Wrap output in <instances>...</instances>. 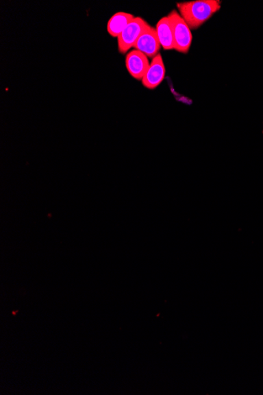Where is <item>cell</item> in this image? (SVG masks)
Listing matches in <instances>:
<instances>
[{"label":"cell","instance_id":"cell-3","mask_svg":"<svg viewBox=\"0 0 263 395\" xmlns=\"http://www.w3.org/2000/svg\"><path fill=\"white\" fill-rule=\"evenodd\" d=\"M150 26L145 19L140 17H134L118 38V51L120 53H127L131 49H133L140 36Z\"/></svg>","mask_w":263,"mask_h":395},{"label":"cell","instance_id":"cell-8","mask_svg":"<svg viewBox=\"0 0 263 395\" xmlns=\"http://www.w3.org/2000/svg\"><path fill=\"white\" fill-rule=\"evenodd\" d=\"M134 19L133 14L125 12H118L112 15L108 23V32L113 38H118L132 20Z\"/></svg>","mask_w":263,"mask_h":395},{"label":"cell","instance_id":"cell-1","mask_svg":"<svg viewBox=\"0 0 263 395\" xmlns=\"http://www.w3.org/2000/svg\"><path fill=\"white\" fill-rule=\"evenodd\" d=\"M177 8L188 27L197 29L220 10L221 2L218 0H196L179 3Z\"/></svg>","mask_w":263,"mask_h":395},{"label":"cell","instance_id":"cell-6","mask_svg":"<svg viewBox=\"0 0 263 395\" xmlns=\"http://www.w3.org/2000/svg\"><path fill=\"white\" fill-rule=\"evenodd\" d=\"M125 65L132 77L142 81L147 69H149L150 62L149 57L142 52L133 50L126 56Z\"/></svg>","mask_w":263,"mask_h":395},{"label":"cell","instance_id":"cell-7","mask_svg":"<svg viewBox=\"0 0 263 395\" xmlns=\"http://www.w3.org/2000/svg\"><path fill=\"white\" fill-rule=\"evenodd\" d=\"M155 29L158 39H159L162 49L164 50L175 49L172 25L168 16L162 18L158 22Z\"/></svg>","mask_w":263,"mask_h":395},{"label":"cell","instance_id":"cell-2","mask_svg":"<svg viewBox=\"0 0 263 395\" xmlns=\"http://www.w3.org/2000/svg\"><path fill=\"white\" fill-rule=\"evenodd\" d=\"M168 18L170 19L172 25L175 50L180 53L187 54L192 41L191 29L177 10H173L168 14Z\"/></svg>","mask_w":263,"mask_h":395},{"label":"cell","instance_id":"cell-4","mask_svg":"<svg viewBox=\"0 0 263 395\" xmlns=\"http://www.w3.org/2000/svg\"><path fill=\"white\" fill-rule=\"evenodd\" d=\"M165 75L164 62H163L162 56L158 54L152 59L149 69L142 79V83L147 88L155 89L164 80Z\"/></svg>","mask_w":263,"mask_h":395},{"label":"cell","instance_id":"cell-5","mask_svg":"<svg viewBox=\"0 0 263 395\" xmlns=\"http://www.w3.org/2000/svg\"><path fill=\"white\" fill-rule=\"evenodd\" d=\"M161 45L156 34V29L150 26L140 38L136 41L134 49L138 50L149 58H153L159 53L161 49Z\"/></svg>","mask_w":263,"mask_h":395}]
</instances>
